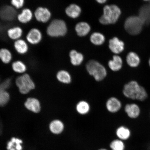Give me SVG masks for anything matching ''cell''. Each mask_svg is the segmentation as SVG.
<instances>
[{"instance_id":"6da1fadb","label":"cell","mask_w":150,"mask_h":150,"mask_svg":"<svg viewBox=\"0 0 150 150\" xmlns=\"http://www.w3.org/2000/svg\"><path fill=\"white\" fill-rule=\"evenodd\" d=\"M124 95L127 98L143 101L147 97L146 89L135 81H132L125 84L123 87Z\"/></svg>"},{"instance_id":"83f0119b","label":"cell","mask_w":150,"mask_h":150,"mask_svg":"<svg viewBox=\"0 0 150 150\" xmlns=\"http://www.w3.org/2000/svg\"><path fill=\"white\" fill-rule=\"evenodd\" d=\"M56 78L59 82L63 83H70L71 81L70 74L67 71L64 70L59 71L56 74Z\"/></svg>"},{"instance_id":"8fae6325","label":"cell","mask_w":150,"mask_h":150,"mask_svg":"<svg viewBox=\"0 0 150 150\" xmlns=\"http://www.w3.org/2000/svg\"><path fill=\"white\" fill-rule=\"evenodd\" d=\"M109 48L112 52L116 54L122 52L125 48V44L122 41L117 37H114L109 41Z\"/></svg>"},{"instance_id":"8992f818","label":"cell","mask_w":150,"mask_h":150,"mask_svg":"<svg viewBox=\"0 0 150 150\" xmlns=\"http://www.w3.org/2000/svg\"><path fill=\"white\" fill-rule=\"evenodd\" d=\"M144 24L139 16H131L125 21V29L130 35H137L141 32Z\"/></svg>"},{"instance_id":"7402d4cb","label":"cell","mask_w":150,"mask_h":150,"mask_svg":"<svg viewBox=\"0 0 150 150\" xmlns=\"http://www.w3.org/2000/svg\"><path fill=\"white\" fill-rule=\"evenodd\" d=\"M66 13L69 16L72 18H76L80 16L81 9L78 5L71 4L66 9Z\"/></svg>"},{"instance_id":"484cf974","label":"cell","mask_w":150,"mask_h":150,"mask_svg":"<svg viewBox=\"0 0 150 150\" xmlns=\"http://www.w3.org/2000/svg\"><path fill=\"white\" fill-rule=\"evenodd\" d=\"M116 134L120 140H125L128 139L131 136V131L127 127L121 126L116 131Z\"/></svg>"},{"instance_id":"7a4b0ae2","label":"cell","mask_w":150,"mask_h":150,"mask_svg":"<svg viewBox=\"0 0 150 150\" xmlns=\"http://www.w3.org/2000/svg\"><path fill=\"white\" fill-rule=\"evenodd\" d=\"M103 11V14L99 21L101 23L105 25L116 23L121 14L120 9L114 5H106Z\"/></svg>"},{"instance_id":"52a82bcc","label":"cell","mask_w":150,"mask_h":150,"mask_svg":"<svg viewBox=\"0 0 150 150\" xmlns=\"http://www.w3.org/2000/svg\"><path fill=\"white\" fill-rule=\"evenodd\" d=\"M34 16L38 21L46 23L50 20L52 14L48 8L40 6L35 9Z\"/></svg>"},{"instance_id":"1f68e13d","label":"cell","mask_w":150,"mask_h":150,"mask_svg":"<svg viewBox=\"0 0 150 150\" xmlns=\"http://www.w3.org/2000/svg\"><path fill=\"white\" fill-rule=\"evenodd\" d=\"M110 147L112 150H124V143L120 139L115 140L112 141L110 144Z\"/></svg>"},{"instance_id":"4fadbf2b","label":"cell","mask_w":150,"mask_h":150,"mask_svg":"<svg viewBox=\"0 0 150 150\" xmlns=\"http://www.w3.org/2000/svg\"><path fill=\"white\" fill-rule=\"evenodd\" d=\"M33 14L30 9L24 8L21 13L17 15V17L18 21L22 24H26L30 22L33 17Z\"/></svg>"},{"instance_id":"7c38bea8","label":"cell","mask_w":150,"mask_h":150,"mask_svg":"<svg viewBox=\"0 0 150 150\" xmlns=\"http://www.w3.org/2000/svg\"><path fill=\"white\" fill-rule=\"evenodd\" d=\"M125 111L129 117L131 119H136L139 116L140 110L138 105L132 103L126 105Z\"/></svg>"},{"instance_id":"3957f363","label":"cell","mask_w":150,"mask_h":150,"mask_svg":"<svg viewBox=\"0 0 150 150\" xmlns=\"http://www.w3.org/2000/svg\"><path fill=\"white\" fill-rule=\"evenodd\" d=\"M15 83L19 91L22 95L27 94L35 88V82L30 75L27 73L17 77Z\"/></svg>"},{"instance_id":"d4e9b609","label":"cell","mask_w":150,"mask_h":150,"mask_svg":"<svg viewBox=\"0 0 150 150\" xmlns=\"http://www.w3.org/2000/svg\"><path fill=\"white\" fill-rule=\"evenodd\" d=\"M70 57L71 63L74 66H78L81 64L83 60V55L74 50L70 52Z\"/></svg>"},{"instance_id":"ba28073f","label":"cell","mask_w":150,"mask_h":150,"mask_svg":"<svg viewBox=\"0 0 150 150\" xmlns=\"http://www.w3.org/2000/svg\"><path fill=\"white\" fill-rule=\"evenodd\" d=\"M16 8L11 6L6 5L0 8V18L5 21H11L17 16Z\"/></svg>"},{"instance_id":"9a60e30c","label":"cell","mask_w":150,"mask_h":150,"mask_svg":"<svg viewBox=\"0 0 150 150\" xmlns=\"http://www.w3.org/2000/svg\"><path fill=\"white\" fill-rule=\"evenodd\" d=\"M14 46L15 50L20 55H24L29 50L27 43L23 39H20L15 41Z\"/></svg>"},{"instance_id":"f1b7e54d","label":"cell","mask_w":150,"mask_h":150,"mask_svg":"<svg viewBox=\"0 0 150 150\" xmlns=\"http://www.w3.org/2000/svg\"><path fill=\"white\" fill-rule=\"evenodd\" d=\"M76 109L79 113L84 115L89 112L90 106L88 103L86 101H80L76 105Z\"/></svg>"},{"instance_id":"5b68a950","label":"cell","mask_w":150,"mask_h":150,"mask_svg":"<svg viewBox=\"0 0 150 150\" xmlns=\"http://www.w3.org/2000/svg\"><path fill=\"white\" fill-rule=\"evenodd\" d=\"M67 29L65 22L61 20H52L47 27L46 32L49 36L57 37L65 35Z\"/></svg>"},{"instance_id":"f546056e","label":"cell","mask_w":150,"mask_h":150,"mask_svg":"<svg viewBox=\"0 0 150 150\" xmlns=\"http://www.w3.org/2000/svg\"><path fill=\"white\" fill-rule=\"evenodd\" d=\"M90 39L91 42L93 44L100 45L104 42L105 38L101 33H95L91 35Z\"/></svg>"},{"instance_id":"603a6c76","label":"cell","mask_w":150,"mask_h":150,"mask_svg":"<svg viewBox=\"0 0 150 150\" xmlns=\"http://www.w3.org/2000/svg\"><path fill=\"white\" fill-rule=\"evenodd\" d=\"M12 52L8 49L2 48L0 49V59L5 64H8L12 61Z\"/></svg>"},{"instance_id":"2e32d148","label":"cell","mask_w":150,"mask_h":150,"mask_svg":"<svg viewBox=\"0 0 150 150\" xmlns=\"http://www.w3.org/2000/svg\"><path fill=\"white\" fill-rule=\"evenodd\" d=\"M126 61L129 66L134 68L137 67L139 65L140 59L139 56L136 52H130L127 56Z\"/></svg>"},{"instance_id":"cb8c5ba5","label":"cell","mask_w":150,"mask_h":150,"mask_svg":"<svg viewBox=\"0 0 150 150\" xmlns=\"http://www.w3.org/2000/svg\"><path fill=\"white\" fill-rule=\"evenodd\" d=\"M139 17L145 23H150V7L148 5L142 6L139 10Z\"/></svg>"},{"instance_id":"277c9868","label":"cell","mask_w":150,"mask_h":150,"mask_svg":"<svg viewBox=\"0 0 150 150\" xmlns=\"http://www.w3.org/2000/svg\"><path fill=\"white\" fill-rule=\"evenodd\" d=\"M86 68L89 74L97 81H101L106 76V69L97 61L93 60L89 61L86 64Z\"/></svg>"},{"instance_id":"4dcf8cb0","label":"cell","mask_w":150,"mask_h":150,"mask_svg":"<svg viewBox=\"0 0 150 150\" xmlns=\"http://www.w3.org/2000/svg\"><path fill=\"white\" fill-rule=\"evenodd\" d=\"M10 99V94L8 91H0V107H4L6 105Z\"/></svg>"},{"instance_id":"4316f807","label":"cell","mask_w":150,"mask_h":150,"mask_svg":"<svg viewBox=\"0 0 150 150\" xmlns=\"http://www.w3.org/2000/svg\"><path fill=\"white\" fill-rule=\"evenodd\" d=\"M22 142V140L20 139L12 138L7 143V149L8 150H22L21 144Z\"/></svg>"},{"instance_id":"e575fe53","label":"cell","mask_w":150,"mask_h":150,"mask_svg":"<svg viewBox=\"0 0 150 150\" xmlns=\"http://www.w3.org/2000/svg\"><path fill=\"white\" fill-rule=\"evenodd\" d=\"M97 2L99 3H104L107 1V0H96Z\"/></svg>"},{"instance_id":"f35d334b","label":"cell","mask_w":150,"mask_h":150,"mask_svg":"<svg viewBox=\"0 0 150 150\" xmlns=\"http://www.w3.org/2000/svg\"><path fill=\"white\" fill-rule=\"evenodd\" d=\"M0 82H1V78H0ZM1 83V82H0Z\"/></svg>"},{"instance_id":"9c48e42d","label":"cell","mask_w":150,"mask_h":150,"mask_svg":"<svg viewBox=\"0 0 150 150\" xmlns=\"http://www.w3.org/2000/svg\"><path fill=\"white\" fill-rule=\"evenodd\" d=\"M24 106L28 110L34 113H38L42 110L40 101L35 97L27 98L24 103Z\"/></svg>"},{"instance_id":"ffe728a7","label":"cell","mask_w":150,"mask_h":150,"mask_svg":"<svg viewBox=\"0 0 150 150\" xmlns=\"http://www.w3.org/2000/svg\"><path fill=\"white\" fill-rule=\"evenodd\" d=\"M75 29L78 35L80 36H84L89 33L91 27L86 22H81L76 24Z\"/></svg>"},{"instance_id":"8d00e7d4","label":"cell","mask_w":150,"mask_h":150,"mask_svg":"<svg viewBox=\"0 0 150 150\" xmlns=\"http://www.w3.org/2000/svg\"><path fill=\"white\" fill-rule=\"evenodd\" d=\"M143 1H150V0H143Z\"/></svg>"},{"instance_id":"5bb4252c","label":"cell","mask_w":150,"mask_h":150,"mask_svg":"<svg viewBox=\"0 0 150 150\" xmlns=\"http://www.w3.org/2000/svg\"><path fill=\"white\" fill-rule=\"evenodd\" d=\"M122 106L121 103L115 97H111L108 99L106 103L107 109L110 112L114 113L120 110Z\"/></svg>"},{"instance_id":"ac0fdd59","label":"cell","mask_w":150,"mask_h":150,"mask_svg":"<svg viewBox=\"0 0 150 150\" xmlns=\"http://www.w3.org/2000/svg\"><path fill=\"white\" fill-rule=\"evenodd\" d=\"M123 61L119 56L114 55L112 59L108 62V65L110 69L113 71H117L121 70L122 67Z\"/></svg>"},{"instance_id":"d6986e66","label":"cell","mask_w":150,"mask_h":150,"mask_svg":"<svg viewBox=\"0 0 150 150\" xmlns=\"http://www.w3.org/2000/svg\"><path fill=\"white\" fill-rule=\"evenodd\" d=\"M23 31L20 27H15L8 29L7 34L9 38L16 41L20 39L23 35Z\"/></svg>"},{"instance_id":"d590c367","label":"cell","mask_w":150,"mask_h":150,"mask_svg":"<svg viewBox=\"0 0 150 150\" xmlns=\"http://www.w3.org/2000/svg\"><path fill=\"white\" fill-rule=\"evenodd\" d=\"M149 67H150V58H149Z\"/></svg>"},{"instance_id":"d6a6232c","label":"cell","mask_w":150,"mask_h":150,"mask_svg":"<svg viewBox=\"0 0 150 150\" xmlns=\"http://www.w3.org/2000/svg\"><path fill=\"white\" fill-rule=\"evenodd\" d=\"M11 84L12 81L10 79H7L0 83V91H7L11 87Z\"/></svg>"},{"instance_id":"e0dca14e","label":"cell","mask_w":150,"mask_h":150,"mask_svg":"<svg viewBox=\"0 0 150 150\" xmlns=\"http://www.w3.org/2000/svg\"><path fill=\"white\" fill-rule=\"evenodd\" d=\"M49 128L50 131L53 134H59L63 131L64 125L60 120H54L50 123Z\"/></svg>"},{"instance_id":"74e56055","label":"cell","mask_w":150,"mask_h":150,"mask_svg":"<svg viewBox=\"0 0 150 150\" xmlns=\"http://www.w3.org/2000/svg\"><path fill=\"white\" fill-rule=\"evenodd\" d=\"M99 150H106V149H99Z\"/></svg>"},{"instance_id":"836d02e7","label":"cell","mask_w":150,"mask_h":150,"mask_svg":"<svg viewBox=\"0 0 150 150\" xmlns=\"http://www.w3.org/2000/svg\"><path fill=\"white\" fill-rule=\"evenodd\" d=\"M25 3V0H11V4L12 6L16 9L22 8Z\"/></svg>"},{"instance_id":"30bf717a","label":"cell","mask_w":150,"mask_h":150,"mask_svg":"<svg viewBox=\"0 0 150 150\" xmlns=\"http://www.w3.org/2000/svg\"><path fill=\"white\" fill-rule=\"evenodd\" d=\"M42 39V33L39 29L33 28L28 32L26 40L29 44L35 45L39 44Z\"/></svg>"},{"instance_id":"44dd1931","label":"cell","mask_w":150,"mask_h":150,"mask_svg":"<svg viewBox=\"0 0 150 150\" xmlns=\"http://www.w3.org/2000/svg\"><path fill=\"white\" fill-rule=\"evenodd\" d=\"M12 68L17 74H23L27 71V67L25 63L20 60L15 61L12 63Z\"/></svg>"}]
</instances>
